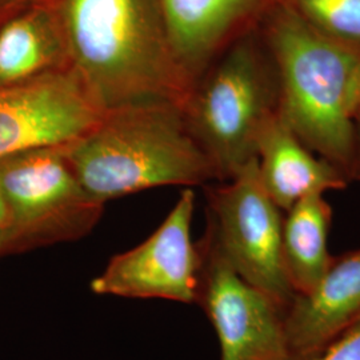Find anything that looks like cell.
Returning a JSON list of instances; mask_svg holds the SVG:
<instances>
[{
  "mask_svg": "<svg viewBox=\"0 0 360 360\" xmlns=\"http://www.w3.org/2000/svg\"><path fill=\"white\" fill-rule=\"evenodd\" d=\"M219 183L207 188L205 233L232 270L285 311L296 294L284 264L283 217L260 180L257 158Z\"/></svg>",
  "mask_w": 360,
  "mask_h": 360,
  "instance_id": "6",
  "label": "cell"
},
{
  "mask_svg": "<svg viewBox=\"0 0 360 360\" xmlns=\"http://www.w3.org/2000/svg\"><path fill=\"white\" fill-rule=\"evenodd\" d=\"M331 206L323 193L299 200L283 219V257L295 294H307L321 282L334 257L328 251Z\"/></svg>",
  "mask_w": 360,
  "mask_h": 360,
  "instance_id": "14",
  "label": "cell"
},
{
  "mask_svg": "<svg viewBox=\"0 0 360 360\" xmlns=\"http://www.w3.org/2000/svg\"><path fill=\"white\" fill-rule=\"evenodd\" d=\"M200 255L196 303L218 335L220 360H294L284 328V309L245 282L207 236Z\"/></svg>",
  "mask_w": 360,
  "mask_h": 360,
  "instance_id": "7",
  "label": "cell"
},
{
  "mask_svg": "<svg viewBox=\"0 0 360 360\" xmlns=\"http://www.w3.org/2000/svg\"><path fill=\"white\" fill-rule=\"evenodd\" d=\"M43 1V0H0V20L7 15L15 13L19 8H23L31 3Z\"/></svg>",
  "mask_w": 360,
  "mask_h": 360,
  "instance_id": "18",
  "label": "cell"
},
{
  "mask_svg": "<svg viewBox=\"0 0 360 360\" xmlns=\"http://www.w3.org/2000/svg\"><path fill=\"white\" fill-rule=\"evenodd\" d=\"M104 112L74 71L0 89V159L23 150L72 142Z\"/></svg>",
  "mask_w": 360,
  "mask_h": 360,
  "instance_id": "9",
  "label": "cell"
},
{
  "mask_svg": "<svg viewBox=\"0 0 360 360\" xmlns=\"http://www.w3.org/2000/svg\"><path fill=\"white\" fill-rule=\"evenodd\" d=\"M181 111L219 181L231 179L257 158L264 129L281 114L278 70L259 30L217 58L195 83Z\"/></svg>",
  "mask_w": 360,
  "mask_h": 360,
  "instance_id": "4",
  "label": "cell"
},
{
  "mask_svg": "<svg viewBox=\"0 0 360 360\" xmlns=\"http://www.w3.org/2000/svg\"><path fill=\"white\" fill-rule=\"evenodd\" d=\"M7 223H8L7 210H6L4 202H3V199H1V196H0V227H4V226H7Z\"/></svg>",
  "mask_w": 360,
  "mask_h": 360,
  "instance_id": "20",
  "label": "cell"
},
{
  "mask_svg": "<svg viewBox=\"0 0 360 360\" xmlns=\"http://www.w3.org/2000/svg\"><path fill=\"white\" fill-rule=\"evenodd\" d=\"M283 0H160L188 91L232 43L257 31ZM188 92V94H190Z\"/></svg>",
  "mask_w": 360,
  "mask_h": 360,
  "instance_id": "10",
  "label": "cell"
},
{
  "mask_svg": "<svg viewBox=\"0 0 360 360\" xmlns=\"http://www.w3.org/2000/svg\"><path fill=\"white\" fill-rule=\"evenodd\" d=\"M259 31L278 70L284 120L349 180L360 110L359 47L324 35L284 4Z\"/></svg>",
  "mask_w": 360,
  "mask_h": 360,
  "instance_id": "2",
  "label": "cell"
},
{
  "mask_svg": "<svg viewBox=\"0 0 360 360\" xmlns=\"http://www.w3.org/2000/svg\"><path fill=\"white\" fill-rule=\"evenodd\" d=\"M349 180H360V110L355 123V142H354V159L349 171Z\"/></svg>",
  "mask_w": 360,
  "mask_h": 360,
  "instance_id": "17",
  "label": "cell"
},
{
  "mask_svg": "<svg viewBox=\"0 0 360 360\" xmlns=\"http://www.w3.org/2000/svg\"><path fill=\"white\" fill-rule=\"evenodd\" d=\"M70 68L63 28L52 0L31 3L0 20V89Z\"/></svg>",
  "mask_w": 360,
  "mask_h": 360,
  "instance_id": "13",
  "label": "cell"
},
{
  "mask_svg": "<svg viewBox=\"0 0 360 360\" xmlns=\"http://www.w3.org/2000/svg\"><path fill=\"white\" fill-rule=\"evenodd\" d=\"M65 151L83 188L103 203L150 188L219 181L178 104L104 112Z\"/></svg>",
  "mask_w": 360,
  "mask_h": 360,
  "instance_id": "3",
  "label": "cell"
},
{
  "mask_svg": "<svg viewBox=\"0 0 360 360\" xmlns=\"http://www.w3.org/2000/svg\"><path fill=\"white\" fill-rule=\"evenodd\" d=\"M360 319V250L335 257L321 282L284 311L294 360H309Z\"/></svg>",
  "mask_w": 360,
  "mask_h": 360,
  "instance_id": "11",
  "label": "cell"
},
{
  "mask_svg": "<svg viewBox=\"0 0 360 360\" xmlns=\"http://www.w3.org/2000/svg\"><path fill=\"white\" fill-rule=\"evenodd\" d=\"M309 360H360V319Z\"/></svg>",
  "mask_w": 360,
  "mask_h": 360,
  "instance_id": "16",
  "label": "cell"
},
{
  "mask_svg": "<svg viewBox=\"0 0 360 360\" xmlns=\"http://www.w3.org/2000/svg\"><path fill=\"white\" fill-rule=\"evenodd\" d=\"M65 144L34 147L0 159V196L8 217L11 254L79 240L103 215L105 203L83 188Z\"/></svg>",
  "mask_w": 360,
  "mask_h": 360,
  "instance_id": "5",
  "label": "cell"
},
{
  "mask_svg": "<svg viewBox=\"0 0 360 360\" xmlns=\"http://www.w3.org/2000/svg\"><path fill=\"white\" fill-rule=\"evenodd\" d=\"M11 254V236L7 226L0 227V257Z\"/></svg>",
  "mask_w": 360,
  "mask_h": 360,
  "instance_id": "19",
  "label": "cell"
},
{
  "mask_svg": "<svg viewBox=\"0 0 360 360\" xmlns=\"http://www.w3.org/2000/svg\"><path fill=\"white\" fill-rule=\"evenodd\" d=\"M282 4L324 35L360 49V0H283Z\"/></svg>",
  "mask_w": 360,
  "mask_h": 360,
  "instance_id": "15",
  "label": "cell"
},
{
  "mask_svg": "<svg viewBox=\"0 0 360 360\" xmlns=\"http://www.w3.org/2000/svg\"><path fill=\"white\" fill-rule=\"evenodd\" d=\"M52 1L71 70L102 112L186 102L160 0Z\"/></svg>",
  "mask_w": 360,
  "mask_h": 360,
  "instance_id": "1",
  "label": "cell"
},
{
  "mask_svg": "<svg viewBox=\"0 0 360 360\" xmlns=\"http://www.w3.org/2000/svg\"><path fill=\"white\" fill-rule=\"evenodd\" d=\"M195 193L184 188L167 218L143 243L112 257L91 282L96 295L196 303L200 255L193 240Z\"/></svg>",
  "mask_w": 360,
  "mask_h": 360,
  "instance_id": "8",
  "label": "cell"
},
{
  "mask_svg": "<svg viewBox=\"0 0 360 360\" xmlns=\"http://www.w3.org/2000/svg\"><path fill=\"white\" fill-rule=\"evenodd\" d=\"M257 168L266 191L285 212L309 195L343 190L349 183L339 168L316 156L296 136L282 114L259 141Z\"/></svg>",
  "mask_w": 360,
  "mask_h": 360,
  "instance_id": "12",
  "label": "cell"
}]
</instances>
